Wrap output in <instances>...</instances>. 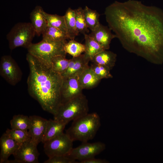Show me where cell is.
Segmentation results:
<instances>
[{
  "instance_id": "e0dca14e",
  "label": "cell",
  "mask_w": 163,
  "mask_h": 163,
  "mask_svg": "<svg viewBox=\"0 0 163 163\" xmlns=\"http://www.w3.org/2000/svg\"><path fill=\"white\" fill-rule=\"evenodd\" d=\"M78 77L79 82L83 89L94 88L101 80L89 66L85 69Z\"/></svg>"
},
{
  "instance_id": "83f0119b",
  "label": "cell",
  "mask_w": 163,
  "mask_h": 163,
  "mask_svg": "<svg viewBox=\"0 0 163 163\" xmlns=\"http://www.w3.org/2000/svg\"><path fill=\"white\" fill-rule=\"evenodd\" d=\"M5 133L11 138L21 143L31 139L28 130L8 129Z\"/></svg>"
},
{
  "instance_id": "3957f363",
  "label": "cell",
  "mask_w": 163,
  "mask_h": 163,
  "mask_svg": "<svg viewBox=\"0 0 163 163\" xmlns=\"http://www.w3.org/2000/svg\"><path fill=\"white\" fill-rule=\"evenodd\" d=\"M101 126L99 115L96 112L88 113L73 121L66 133L73 141L87 142L94 138Z\"/></svg>"
},
{
  "instance_id": "5bb4252c",
  "label": "cell",
  "mask_w": 163,
  "mask_h": 163,
  "mask_svg": "<svg viewBox=\"0 0 163 163\" xmlns=\"http://www.w3.org/2000/svg\"><path fill=\"white\" fill-rule=\"evenodd\" d=\"M21 144L11 138L5 133H4L0 139V163H7L9 157L14 153Z\"/></svg>"
},
{
  "instance_id": "f1b7e54d",
  "label": "cell",
  "mask_w": 163,
  "mask_h": 163,
  "mask_svg": "<svg viewBox=\"0 0 163 163\" xmlns=\"http://www.w3.org/2000/svg\"><path fill=\"white\" fill-rule=\"evenodd\" d=\"M75 18L77 29L79 33L83 34L84 35L87 34L89 32L84 18L83 9L80 7L75 9Z\"/></svg>"
},
{
  "instance_id": "d6986e66",
  "label": "cell",
  "mask_w": 163,
  "mask_h": 163,
  "mask_svg": "<svg viewBox=\"0 0 163 163\" xmlns=\"http://www.w3.org/2000/svg\"><path fill=\"white\" fill-rule=\"evenodd\" d=\"M117 56L114 53L104 50L95 55L91 61L93 63L104 66L111 70L115 65Z\"/></svg>"
},
{
  "instance_id": "d4e9b609",
  "label": "cell",
  "mask_w": 163,
  "mask_h": 163,
  "mask_svg": "<svg viewBox=\"0 0 163 163\" xmlns=\"http://www.w3.org/2000/svg\"><path fill=\"white\" fill-rule=\"evenodd\" d=\"M29 117L22 114L14 115L10 120L11 129L28 131L30 125Z\"/></svg>"
},
{
  "instance_id": "4fadbf2b",
  "label": "cell",
  "mask_w": 163,
  "mask_h": 163,
  "mask_svg": "<svg viewBox=\"0 0 163 163\" xmlns=\"http://www.w3.org/2000/svg\"><path fill=\"white\" fill-rule=\"evenodd\" d=\"M90 59L84 53L69 59L68 67L62 75L63 78L78 77L89 66Z\"/></svg>"
},
{
  "instance_id": "30bf717a",
  "label": "cell",
  "mask_w": 163,
  "mask_h": 163,
  "mask_svg": "<svg viewBox=\"0 0 163 163\" xmlns=\"http://www.w3.org/2000/svg\"><path fill=\"white\" fill-rule=\"evenodd\" d=\"M37 145L31 140L22 143L13 155L14 159L7 163H38L40 155Z\"/></svg>"
},
{
  "instance_id": "ffe728a7",
  "label": "cell",
  "mask_w": 163,
  "mask_h": 163,
  "mask_svg": "<svg viewBox=\"0 0 163 163\" xmlns=\"http://www.w3.org/2000/svg\"><path fill=\"white\" fill-rule=\"evenodd\" d=\"M64 16L66 27L67 37L70 40H74L79 34L76 24L75 10L69 8Z\"/></svg>"
},
{
  "instance_id": "8fae6325",
  "label": "cell",
  "mask_w": 163,
  "mask_h": 163,
  "mask_svg": "<svg viewBox=\"0 0 163 163\" xmlns=\"http://www.w3.org/2000/svg\"><path fill=\"white\" fill-rule=\"evenodd\" d=\"M30 122L28 132L31 141L38 145L42 142L45 136L48 120L40 116H29Z\"/></svg>"
},
{
  "instance_id": "9a60e30c",
  "label": "cell",
  "mask_w": 163,
  "mask_h": 163,
  "mask_svg": "<svg viewBox=\"0 0 163 163\" xmlns=\"http://www.w3.org/2000/svg\"><path fill=\"white\" fill-rule=\"evenodd\" d=\"M111 31L109 27L100 23L89 34L105 50H107L110 48L112 40L117 38L115 34H112Z\"/></svg>"
},
{
  "instance_id": "9c48e42d",
  "label": "cell",
  "mask_w": 163,
  "mask_h": 163,
  "mask_svg": "<svg viewBox=\"0 0 163 163\" xmlns=\"http://www.w3.org/2000/svg\"><path fill=\"white\" fill-rule=\"evenodd\" d=\"M0 75L9 84L15 85L21 80L22 73L17 62L10 56L4 55L1 58Z\"/></svg>"
},
{
  "instance_id": "4316f807",
  "label": "cell",
  "mask_w": 163,
  "mask_h": 163,
  "mask_svg": "<svg viewBox=\"0 0 163 163\" xmlns=\"http://www.w3.org/2000/svg\"><path fill=\"white\" fill-rule=\"evenodd\" d=\"M69 59L66 57L58 56L53 57L51 61V67L53 70L61 75L66 71L68 66Z\"/></svg>"
},
{
  "instance_id": "52a82bcc",
  "label": "cell",
  "mask_w": 163,
  "mask_h": 163,
  "mask_svg": "<svg viewBox=\"0 0 163 163\" xmlns=\"http://www.w3.org/2000/svg\"><path fill=\"white\" fill-rule=\"evenodd\" d=\"M73 141L65 133L44 143V152L49 158L67 155L73 148Z\"/></svg>"
},
{
  "instance_id": "ac0fdd59",
  "label": "cell",
  "mask_w": 163,
  "mask_h": 163,
  "mask_svg": "<svg viewBox=\"0 0 163 163\" xmlns=\"http://www.w3.org/2000/svg\"><path fill=\"white\" fill-rule=\"evenodd\" d=\"M66 124L65 123L54 119L48 120L46 133L42 142L44 143L63 133Z\"/></svg>"
},
{
  "instance_id": "5b68a950",
  "label": "cell",
  "mask_w": 163,
  "mask_h": 163,
  "mask_svg": "<svg viewBox=\"0 0 163 163\" xmlns=\"http://www.w3.org/2000/svg\"><path fill=\"white\" fill-rule=\"evenodd\" d=\"M66 41H52L42 39L36 43H32L27 48L28 53L41 62L51 66V61L54 57L61 56L66 57L64 50Z\"/></svg>"
},
{
  "instance_id": "7a4b0ae2",
  "label": "cell",
  "mask_w": 163,
  "mask_h": 163,
  "mask_svg": "<svg viewBox=\"0 0 163 163\" xmlns=\"http://www.w3.org/2000/svg\"><path fill=\"white\" fill-rule=\"evenodd\" d=\"M26 60L29 68L27 81L28 92L44 110L54 116L61 103L63 78L51 66L43 64L28 53Z\"/></svg>"
},
{
  "instance_id": "1f68e13d",
  "label": "cell",
  "mask_w": 163,
  "mask_h": 163,
  "mask_svg": "<svg viewBox=\"0 0 163 163\" xmlns=\"http://www.w3.org/2000/svg\"><path fill=\"white\" fill-rule=\"evenodd\" d=\"M80 163H108L109 162L105 159L92 158L80 162Z\"/></svg>"
},
{
  "instance_id": "8992f818",
  "label": "cell",
  "mask_w": 163,
  "mask_h": 163,
  "mask_svg": "<svg viewBox=\"0 0 163 163\" xmlns=\"http://www.w3.org/2000/svg\"><path fill=\"white\" fill-rule=\"evenodd\" d=\"M36 34L31 23L20 22L11 28L6 36L11 50L19 47L27 48Z\"/></svg>"
},
{
  "instance_id": "44dd1931",
  "label": "cell",
  "mask_w": 163,
  "mask_h": 163,
  "mask_svg": "<svg viewBox=\"0 0 163 163\" xmlns=\"http://www.w3.org/2000/svg\"><path fill=\"white\" fill-rule=\"evenodd\" d=\"M84 36L85 40L84 53L91 61L95 55L105 50L89 34H85Z\"/></svg>"
},
{
  "instance_id": "603a6c76",
  "label": "cell",
  "mask_w": 163,
  "mask_h": 163,
  "mask_svg": "<svg viewBox=\"0 0 163 163\" xmlns=\"http://www.w3.org/2000/svg\"><path fill=\"white\" fill-rule=\"evenodd\" d=\"M85 20L88 28L94 30L100 23L99 14L96 10H93L86 6L83 10Z\"/></svg>"
},
{
  "instance_id": "cb8c5ba5",
  "label": "cell",
  "mask_w": 163,
  "mask_h": 163,
  "mask_svg": "<svg viewBox=\"0 0 163 163\" xmlns=\"http://www.w3.org/2000/svg\"><path fill=\"white\" fill-rule=\"evenodd\" d=\"M44 14L48 26L58 28L66 34L67 29L64 16L49 14L44 11Z\"/></svg>"
},
{
  "instance_id": "ba28073f",
  "label": "cell",
  "mask_w": 163,
  "mask_h": 163,
  "mask_svg": "<svg viewBox=\"0 0 163 163\" xmlns=\"http://www.w3.org/2000/svg\"><path fill=\"white\" fill-rule=\"evenodd\" d=\"M106 148L105 144L101 142H82L79 146L73 148L67 155L71 158L81 161L94 158Z\"/></svg>"
},
{
  "instance_id": "7c38bea8",
  "label": "cell",
  "mask_w": 163,
  "mask_h": 163,
  "mask_svg": "<svg viewBox=\"0 0 163 163\" xmlns=\"http://www.w3.org/2000/svg\"><path fill=\"white\" fill-rule=\"evenodd\" d=\"M82 90L78 77L63 78L61 89V104L82 93Z\"/></svg>"
},
{
  "instance_id": "f546056e",
  "label": "cell",
  "mask_w": 163,
  "mask_h": 163,
  "mask_svg": "<svg viewBox=\"0 0 163 163\" xmlns=\"http://www.w3.org/2000/svg\"><path fill=\"white\" fill-rule=\"evenodd\" d=\"M96 75L101 80L103 78H111L112 75L108 68L101 65L93 63L90 66Z\"/></svg>"
},
{
  "instance_id": "484cf974",
  "label": "cell",
  "mask_w": 163,
  "mask_h": 163,
  "mask_svg": "<svg viewBox=\"0 0 163 163\" xmlns=\"http://www.w3.org/2000/svg\"><path fill=\"white\" fill-rule=\"evenodd\" d=\"M64 50L66 53L72 57L78 56L85 52V47L84 44L78 42L74 40H72L66 43L64 46Z\"/></svg>"
},
{
  "instance_id": "2e32d148",
  "label": "cell",
  "mask_w": 163,
  "mask_h": 163,
  "mask_svg": "<svg viewBox=\"0 0 163 163\" xmlns=\"http://www.w3.org/2000/svg\"><path fill=\"white\" fill-rule=\"evenodd\" d=\"M44 12L41 6H37L30 14L31 23L36 34L38 36L42 34L48 26Z\"/></svg>"
},
{
  "instance_id": "277c9868",
  "label": "cell",
  "mask_w": 163,
  "mask_h": 163,
  "mask_svg": "<svg viewBox=\"0 0 163 163\" xmlns=\"http://www.w3.org/2000/svg\"><path fill=\"white\" fill-rule=\"evenodd\" d=\"M88 101L82 93L61 104L54 119L67 124L88 113Z\"/></svg>"
},
{
  "instance_id": "6da1fadb",
  "label": "cell",
  "mask_w": 163,
  "mask_h": 163,
  "mask_svg": "<svg viewBox=\"0 0 163 163\" xmlns=\"http://www.w3.org/2000/svg\"><path fill=\"white\" fill-rule=\"evenodd\" d=\"M106 21L123 47L154 63L163 62V11L140 1H116L105 8Z\"/></svg>"
},
{
  "instance_id": "7402d4cb",
  "label": "cell",
  "mask_w": 163,
  "mask_h": 163,
  "mask_svg": "<svg viewBox=\"0 0 163 163\" xmlns=\"http://www.w3.org/2000/svg\"><path fill=\"white\" fill-rule=\"evenodd\" d=\"M43 39L52 41H66V34L59 29L48 26L42 34Z\"/></svg>"
},
{
  "instance_id": "4dcf8cb0",
  "label": "cell",
  "mask_w": 163,
  "mask_h": 163,
  "mask_svg": "<svg viewBox=\"0 0 163 163\" xmlns=\"http://www.w3.org/2000/svg\"><path fill=\"white\" fill-rule=\"evenodd\" d=\"M44 163H77L76 160H74L67 155L54 156L49 158L44 161Z\"/></svg>"
}]
</instances>
